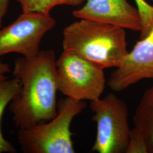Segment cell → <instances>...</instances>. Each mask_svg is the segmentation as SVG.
<instances>
[{"mask_svg": "<svg viewBox=\"0 0 153 153\" xmlns=\"http://www.w3.org/2000/svg\"><path fill=\"white\" fill-rule=\"evenodd\" d=\"M56 62L53 49L40 51L33 58L15 60L13 76L19 81L21 88L10 103L9 110L18 129L32 128L56 115Z\"/></svg>", "mask_w": 153, "mask_h": 153, "instance_id": "cell-1", "label": "cell"}, {"mask_svg": "<svg viewBox=\"0 0 153 153\" xmlns=\"http://www.w3.org/2000/svg\"><path fill=\"white\" fill-rule=\"evenodd\" d=\"M124 28L81 19L65 28L62 47L103 69L117 68L128 53Z\"/></svg>", "mask_w": 153, "mask_h": 153, "instance_id": "cell-2", "label": "cell"}, {"mask_svg": "<svg viewBox=\"0 0 153 153\" xmlns=\"http://www.w3.org/2000/svg\"><path fill=\"white\" fill-rule=\"evenodd\" d=\"M85 101L66 97L57 103V111L49 123L18 129L17 140L25 153H74L71 126L86 107Z\"/></svg>", "mask_w": 153, "mask_h": 153, "instance_id": "cell-3", "label": "cell"}, {"mask_svg": "<svg viewBox=\"0 0 153 153\" xmlns=\"http://www.w3.org/2000/svg\"><path fill=\"white\" fill-rule=\"evenodd\" d=\"M56 66L58 91L66 97L90 102L100 98L106 84L103 68L64 50Z\"/></svg>", "mask_w": 153, "mask_h": 153, "instance_id": "cell-4", "label": "cell"}, {"mask_svg": "<svg viewBox=\"0 0 153 153\" xmlns=\"http://www.w3.org/2000/svg\"><path fill=\"white\" fill-rule=\"evenodd\" d=\"M97 133L92 151L99 153H125L131 129L126 102L113 93L90 102Z\"/></svg>", "mask_w": 153, "mask_h": 153, "instance_id": "cell-5", "label": "cell"}, {"mask_svg": "<svg viewBox=\"0 0 153 153\" xmlns=\"http://www.w3.org/2000/svg\"><path fill=\"white\" fill-rule=\"evenodd\" d=\"M56 23L49 14L22 13L16 21L0 29V57L10 53L26 58L36 56L43 36Z\"/></svg>", "mask_w": 153, "mask_h": 153, "instance_id": "cell-6", "label": "cell"}, {"mask_svg": "<svg viewBox=\"0 0 153 153\" xmlns=\"http://www.w3.org/2000/svg\"><path fill=\"white\" fill-rule=\"evenodd\" d=\"M144 79H153V28L147 36L137 42L111 73L107 85L119 92Z\"/></svg>", "mask_w": 153, "mask_h": 153, "instance_id": "cell-7", "label": "cell"}, {"mask_svg": "<svg viewBox=\"0 0 153 153\" xmlns=\"http://www.w3.org/2000/svg\"><path fill=\"white\" fill-rule=\"evenodd\" d=\"M81 19L101 22L141 31L142 23L138 9L126 0H88L81 9L73 12Z\"/></svg>", "mask_w": 153, "mask_h": 153, "instance_id": "cell-8", "label": "cell"}, {"mask_svg": "<svg viewBox=\"0 0 153 153\" xmlns=\"http://www.w3.org/2000/svg\"><path fill=\"white\" fill-rule=\"evenodd\" d=\"M133 120L143 133L149 153H153V85L147 89L138 105Z\"/></svg>", "mask_w": 153, "mask_h": 153, "instance_id": "cell-9", "label": "cell"}, {"mask_svg": "<svg viewBox=\"0 0 153 153\" xmlns=\"http://www.w3.org/2000/svg\"><path fill=\"white\" fill-rule=\"evenodd\" d=\"M21 83L15 78L0 81V153H15L16 149L6 140L1 131V120L6 107L19 92Z\"/></svg>", "mask_w": 153, "mask_h": 153, "instance_id": "cell-10", "label": "cell"}, {"mask_svg": "<svg viewBox=\"0 0 153 153\" xmlns=\"http://www.w3.org/2000/svg\"><path fill=\"white\" fill-rule=\"evenodd\" d=\"M140 13L142 29L140 31V39L145 38L153 28V6L145 0H134Z\"/></svg>", "mask_w": 153, "mask_h": 153, "instance_id": "cell-11", "label": "cell"}, {"mask_svg": "<svg viewBox=\"0 0 153 153\" xmlns=\"http://www.w3.org/2000/svg\"><path fill=\"white\" fill-rule=\"evenodd\" d=\"M149 153L148 143L142 131L135 126L131 129L126 153Z\"/></svg>", "mask_w": 153, "mask_h": 153, "instance_id": "cell-12", "label": "cell"}, {"mask_svg": "<svg viewBox=\"0 0 153 153\" xmlns=\"http://www.w3.org/2000/svg\"><path fill=\"white\" fill-rule=\"evenodd\" d=\"M22 7L23 13L49 14L56 6L55 0H16Z\"/></svg>", "mask_w": 153, "mask_h": 153, "instance_id": "cell-13", "label": "cell"}, {"mask_svg": "<svg viewBox=\"0 0 153 153\" xmlns=\"http://www.w3.org/2000/svg\"><path fill=\"white\" fill-rule=\"evenodd\" d=\"M10 0H0V29L2 28V21L7 13Z\"/></svg>", "mask_w": 153, "mask_h": 153, "instance_id": "cell-14", "label": "cell"}, {"mask_svg": "<svg viewBox=\"0 0 153 153\" xmlns=\"http://www.w3.org/2000/svg\"><path fill=\"white\" fill-rule=\"evenodd\" d=\"M10 72L11 70L9 64L2 62L0 60V81L9 78L7 76H6V74Z\"/></svg>", "mask_w": 153, "mask_h": 153, "instance_id": "cell-15", "label": "cell"}, {"mask_svg": "<svg viewBox=\"0 0 153 153\" xmlns=\"http://www.w3.org/2000/svg\"><path fill=\"white\" fill-rule=\"evenodd\" d=\"M85 1L88 0H55L56 6L65 5L78 6L82 4Z\"/></svg>", "mask_w": 153, "mask_h": 153, "instance_id": "cell-16", "label": "cell"}, {"mask_svg": "<svg viewBox=\"0 0 153 153\" xmlns=\"http://www.w3.org/2000/svg\"><path fill=\"white\" fill-rule=\"evenodd\" d=\"M150 1H152V2H153V0H150Z\"/></svg>", "mask_w": 153, "mask_h": 153, "instance_id": "cell-17", "label": "cell"}]
</instances>
